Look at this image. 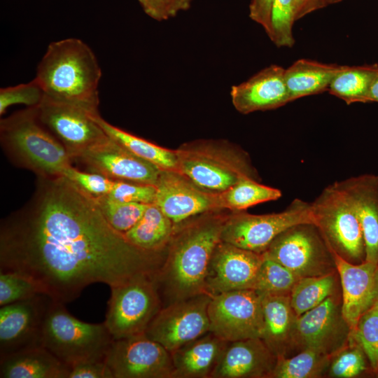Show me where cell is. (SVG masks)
Segmentation results:
<instances>
[{"label":"cell","mask_w":378,"mask_h":378,"mask_svg":"<svg viewBox=\"0 0 378 378\" xmlns=\"http://www.w3.org/2000/svg\"><path fill=\"white\" fill-rule=\"evenodd\" d=\"M165 254L131 244L94 197L64 176L37 177L31 198L0 223V272L28 276L63 304L92 284L111 288L153 276Z\"/></svg>","instance_id":"obj_1"},{"label":"cell","mask_w":378,"mask_h":378,"mask_svg":"<svg viewBox=\"0 0 378 378\" xmlns=\"http://www.w3.org/2000/svg\"><path fill=\"white\" fill-rule=\"evenodd\" d=\"M227 216L214 211L176 225L164 260L153 276L162 307L206 293L209 260Z\"/></svg>","instance_id":"obj_2"},{"label":"cell","mask_w":378,"mask_h":378,"mask_svg":"<svg viewBox=\"0 0 378 378\" xmlns=\"http://www.w3.org/2000/svg\"><path fill=\"white\" fill-rule=\"evenodd\" d=\"M102 69L90 47L76 38L50 43L36 67L35 79L45 97L99 114Z\"/></svg>","instance_id":"obj_3"},{"label":"cell","mask_w":378,"mask_h":378,"mask_svg":"<svg viewBox=\"0 0 378 378\" xmlns=\"http://www.w3.org/2000/svg\"><path fill=\"white\" fill-rule=\"evenodd\" d=\"M0 143L13 164L31 171L36 177L63 176L72 165L66 150L41 122L38 106L1 118Z\"/></svg>","instance_id":"obj_4"},{"label":"cell","mask_w":378,"mask_h":378,"mask_svg":"<svg viewBox=\"0 0 378 378\" xmlns=\"http://www.w3.org/2000/svg\"><path fill=\"white\" fill-rule=\"evenodd\" d=\"M113 339L104 323L83 322L64 304L51 300L45 316L41 345L69 368L104 360Z\"/></svg>","instance_id":"obj_5"},{"label":"cell","mask_w":378,"mask_h":378,"mask_svg":"<svg viewBox=\"0 0 378 378\" xmlns=\"http://www.w3.org/2000/svg\"><path fill=\"white\" fill-rule=\"evenodd\" d=\"M213 142L184 145L176 150V172L200 189L220 194L244 177L256 179L244 154Z\"/></svg>","instance_id":"obj_6"},{"label":"cell","mask_w":378,"mask_h":378,"mask_svg":"<svg viewBox=\"0 0 378 378\" xmlns=\"http://www.w3.org/2000/svg\"><path fill=\"white\" fill-rule=\"evenodd\" d=\"M314 223L331 250L354 264L365 261V244L356 213L338 181L311 203Z\"/></svg>","instance_id":"obj_7"},{"label":"cell","mask_w":378,"mask_h":378,"mask_svg":"<svg viewBox=\"0 0 378 378\" xmlns=\"http://www.w3.org/2000/svg\"><path fill=\"white\" fill-rule=\"evenodd\" d=\"M110 288L104 323L113 339L145 333L162 307L153 276H139Z\"/></svg>","instance_id":"obj_8"},{"label":"cell","mask_w":378,"mask_h":378,"mask_svg":"<svg viewBox=\"0 0 378 378\" xmlns=\"http://www.w3.org/2000/svg\"><path fill=\"white\" fill-rule=\"evenodd\" d=\"M263 254L300 277L337 271L332 251L312 223L288 227L272 241Z\"/></svg>","instance_id":"obj_9"},{"label":"cell","mask_w":378,"mask_h":378,"mask_svg":"<svg viewBox=\"0 0 378 378\" xmlns=\"http://www.w3.org/2000/svg\"><path fill=\"white\" fill-rule=\"evenodd\" d=\"M304 223H314L311 204L298 198L279 213L254 215L244 211H232L224 222L220 240L263 253L280 233Z\"/></svg>","instance_id":"obj_10"},{"label":"cell","mask_w":378,"mask_h":378,"mask_svg":"<svg viewBox=\"0 0 378 378\" xmlns=\"http://www.w3.org/2000/svg\"><path fill=\"white\" fill-rule=\"evenodd\" d=\"M208 315L209 331L225 341L262 337V298L254 289L232 290L211 296Z\"/></svg>","instance_id":"obj_11"},{"label":"cell","mask_w":378,"mask_h":378,"mask_svg":"<svg viewBox=\"0 0 378 378\" xmlns=\"http://www.w3.org/2000/svg\"><path fill=\"white\" fill-rule=\"evenodd\" d=\"M211 298L202 293L162 307L145 334L171 354L209 332L208 305Z\"/></svg>","instance_id":"obj_12"},{"label":"cell","mask_w":378,"mask_h":378,"mask_svg":"<svg viewBox=\"0 0 378 378\" xmlns=\"http://www.w3.org/2000/svg\"><path fill=\"white\" fill-rule=\"evenodd\" d=\"M350 335L351 328L342 314L340 293L298 317L293 336V355L309 349L332 356L347 344Z\"/></svg>","instance_id":"obj_13"},{"label":"cell","mask_w":378,"mask_h":378,"mask_svg":"<svg viewBox=\"0 0 378 378\" xmlns=\"http://www.w3.org/2000/svg\"><path fill=\"white\" fill-rule=\"evenodd\" d=\"M105 361L114 378H172L170 352L145 333L113 340Z\"/></svg>","instance_id":"obj_14"},{"label":"cell","mask_w":378,"mask_h":378,"mask_svg":"<svg viewBox=\"0 0 378 378\" xmlns=\"http://www.w3.org/2000/svg\"><path fill=\"white\" fill-rule=\"evenodd\" d=\"M41 122L68 152L71 160L108 136L92 114L80 107L44 96L38 106Z\"/></svg>","instance_id":"obj_15"},{"label":"cell","mask_w":378,"mask_h":378,"mask_svg":"<svg viewBox=\"0 0 378 378\" xmlns=\"http://www.w3.org/2000/svg\"><path fill=\"white\" fill-rule=\"evenodd\" d=\"M85 171L111 180L156 186L161 169L136 156L108 136L72 159Z\"/></svg>","instance_id":"obj_16"},{"label":"cell","mask_w":378,"mask_h":378,"mask_svg":"<svg viewBox=\"0 0 378 378\" xmlns=\"http://www.w3.org/2000/svg\"><path fill=\"white\" fill-rule=\"evenodd\" d=\"M263 253L243 249L220 241L209 260L205 292L210 296L222 293L255 289Z\"/></svg>","instance_id":"obj_17"},{"label":"cell","mask_w":378,"mask_h":378,"mask_svg":"<svg viewBox=\"0 0 378 378\" xmlns=\"http://www.w3.org/2000/svg\"><path fill=\"white\" fill-rule=\"evenodd\" d=\"M51 298L45 294L1 306L0 358L41 345L45 316Z\"/></svg>","instance_id":"obj_18"},{"label":"cell","mask_w":378,"mask_h":378,"mask_svg":"<svg viewBox=\"0 0 378 378\" xmlns=\"http://www.w3.org/2000/svg\"><path fill=\"white\" fill-rule=\"evenodd\" d=\"M155 186L154 203L175 225L221 210L218 194L200 189L176 171L162 170Z\"/></svg>","instance_id":"obj_19"},{"label":"cell","mask_w":378,"mask_h":378,"mask_svg":"<svg viewBox=\"0 0 378 378\" xmlns=\"http://www.w3.org/2000/svg\"><path fill=\"white\" fill-rule=\"evenodd\" d=\"M284 72L282 66L271 64L248 80L232 85L230 97L235 109L248 114L276 109L290 102Z\"/></svg>","instance_id":"obj_20"},{"label":"cell","mask_w":378,"mask_h":378,"mask_svg":"<svg viewBox=\"0 0 378 378\" xmlns=\"http://www.w3.org/2000/svg\"><path fill=\"white\" fill-rule=\"evenodd\" d=\"M276 360L261 338L227 342L211 378H271Z\"/></svg>","instance_id":"obj_21"},{"label":"cell","mask_w":378,"mask_h":378,"mask_svg":"<svg viewBox=\"0 0 378 378\" xmlns=\"http://www.w3.org/2000/svg\"><path fill=\"white\" fill-rule=\"evenodd\" d=\"M333 252V251H332ZM341 285L342 311L351 332L360 317L373 304L377 265L354 264L333 252Z\"/></svg>","instance_id":"obj_22"},{"label":"cell","mask_w":378,"mask_h":378,"mask_svg":"<svg viewBox=\"0 0 378 378\" xmlns=\"http://www.w3.org/2000/svg\"><path fill=\"white\" fill-rule=\"evenodd\" d=\"M360 221L365 261L378 265V176L365 174L338 181Z\"/></svg>","instance_id":"obj_23"},{"label":"cell","mask_w":378,"mask_h":378,"mask_svg":"<svg viewBox=\"0 0 378 378\" xmlns=\"http://www.w3.org/2000/svg\"><path fill=\"white\" fill-rule=\"evenodd\" d=\"M260 295L264 321L261 339L277 358L293 356V336L298 316L290 295Z\"/></svg>","instance_id":"obj_24"},{"label":"cell","mask_w":378,"mask_h":378,"mask_svg":"<svg viewBox=\"0 0 378 378\" xmlns=\"http://www.w3.org/2000/svg\"><path fill=\"white\" fill-rule=\"evenodd\" d=\"M227 343L209 331L176 349L172 378H211Z\"/></svg>","instance_id":"obj_25"},{"label":"cell","mask_w":378,"mask_h":378,"mask_svg":"<svg viewBox=\"0 0 378 378\" xmlns=\"http://www.w3.org/2000/svg\"><path fill=\"white\" fill-rule=\"evenodd\" d=\"M70 368L43 346L0 358L1 378H69Z\"/></svg>","instance_id":"obj_26"},{"label":"cell","mask_w":378,"mask_h":378,"mask_svg":"<svg viewBox=\"0 0 378 378\" xmlns=\"http://www.w3.org/2000/svg\"><path fill=\"white\" fill-rule=\"evenodd\" d=\"M342 65L300 59L285 69L284 78L290 102L328 91Z\"/></svg>","instance_id":"obj_27"},{"label":"cell","mask_w":378,"mask_h":378,"mask_svg":"<svg viewBox=\"0 0 378 378\" xmlns=\"http://www.w3.org/2000/svg\"><path fill=\"white\" fill-rule=\"evenodd\" d=\"M175 227L176 225L153 203L148 204L141 218L124 235L142 250L161 252L166 250Z\"/></svg>","instance_id":"obj_28"},{"label":"cell","mask_w":378,"mask_h":378,"mask_svg":"<svg viewBox=\"0 0 378 378\" xmlns=\"http://www.w3.org/2000/svg\"><path fill=\"white\" fill-rule=\"evenodd\" d=\"M106 134L136 156L161 170L176 171V150H170L135 136L105 120L100 114L94 117Z\"/></svg>","instance_id":"obj_29"},{"label":"cell","mask_w":378,"mask_h":378,"mask_svg":"<svg viewBox=\"0 0 378 378\" xmlns=\"http://www.w3.org/2000/svg\"><path fill=\"white\" fill-rule=\"evenodd\" d=\"M340 293V279L335 271L322 276L301 277L290 292V301L298 317Z\"/></svg>","instance_id":"obj_30"},{"label":"cell","mask_w":378,"mask_h":378,"mask_svg":"<svg viewBox=\"0 0 378 378\" xmlns=\"http://www.w3.org/2000/svg\"><path fill=\"white\" fill-rule=\"evenodd\" d=\"M378 72V65H342L332 80L328 92L347 104L368 102L370 85Z\"/></svg>","instance_id":"obj_31"},{"label":"cell","mask_w":378,"mask_h":378,"mask_svg":"<svg viewBox=\"0 0 378 378\" xmlns=\"http://www.w3.org/2000/svg\"><path fill=\"white\" fill-rule=\"evenodd\" d=\"M280 190L257 182L251 177H244L226 191L218 194L220 209L244 211L255 204L276 200L281 197Z\"/></svg>","instance_id":"obj_32"},{"label":"cell","mask_w":378,"mask_h":378,"mask_svg":"<svg viewBox=\"0 0 378 378\" xmlns=\"http://www.w3.org/2000/svg\"><path fill=\"white\" fill-rule=\"evenodd\" d=\"M331 356L314 349H304L277 358L271 378L326 377Z\"/></svg>","instance_id":"obj_33"},{"label":"cell","mask_w":378,"mask_h":378,"mask_svg":"<svg viewBox=\"0 0 378 378\" xmlns=\"http://www.w3.org/2000/svg\"><path fill=\"white\" fill-rule=\"evenodd\" d=\"M372 372L367 357L350 335L347 344L331 356L326 377L358 378Z\"/></svg>","instance_id":"obj_34"},{"label":"cell","mask_w":378,"mask_h":378,"mask_svg":"<svg viewBox=\"0 0 378 378\" xmlns=\"http://www.w3.org/2000/svg\"><path fill=\"white\" fill-rule=\"evenodd\" d=\"M301 277L263 254L255 289L260 294L290 295Z\"/></svg>","instance_id":"obj_35"},{"label":"cell","mask_w":378,"mask_h":378,"mask_svg":"<svg viewBox=\"0 0 378 378\" xmlns=\"http://www.w3.org/2000/svg\"><path fill=\"white\" fill-rule=\"evenodd\" d=\"M351 336L365 353L373 375L378 377V300L360 317Z\"/></svg>","instance_id":"obj_36"},{"label":"cell","mask_w":378,"mask_h":378,"mask_svg":"<svg viewBox=\"0 0 378 378\" xmlns=\"http://www.w3.org/2000/svg\"><path fill=\"white\" fill-rule=\"evenodd\" d=\"M94 198L108 223L122 234L138 222L148 206L139 202H119L107 196Z\"/></svg>","instance_id":"obj_37"},{"label":"cell","mask_w":378,"mask_h":378,"mask_svg":"<svg viewBox=\"0 0 378 378\" xmlns=\"http://www.w3.org/2000/svg\"><path fill=\"white\" fill-rule=\"evenodd\" d=\"M295 21L294 0H272L267 36L276 47L293 46V27Z\"/></svg>","instance_id":"obj_38"},{"label":"cell","mask_w":378,"mask_h":378,"mask_svg":"<svg viewBox=\"0 0 378 378\" xmlns=\"http://www.w3.org/2000/svg\"><path fill=\"white\" fill-rule=\"evenodd\" d=\"M43 294L34 280L14 272H0V306Z\"/></svg>","instance_id":"obj_39"},{"label":"cell","mask_w":378,"mask_h":378,"mask_svg":"<svg viewBox=\"0 0 378 378\" xmlns=\"http://www.w3.org/2000/svg\"><path fill=\"white\" fill-rule=\"evenodd\" d=\"M44 92L34 78L32 80L14 86H8L0 89V115L15 104H23L27 107L38 106L44 98Z\"/></svg>","instance_id":"obj_40"},{"label":"cell","mask_w":378,"mask_h":378,"mask_svg":"<svg viewBox=\"0 0 378 378\" xmlns=\"http://www.w3.org/2000/svg\"><path fill=\"white\" fill-rule=\"evenodd\" d=\"M156 186L124 181L113 180L111 190L106 195L119 202L153 204L155 202Z\"/></svg>","instance_id":"obj_41"},{"label":"cell","mask_w":378,"mask_h":378,"mask_svg":"<svg viewBox=\"0 0 378 378\" xmlns=\"http://www.w3.org/2000/svg\"><path fill=\"white\" fill-rule=\"evenodd\" d=\"M63 176L94 197L106 196L113 182V180L103 175L82 171L73 165L66 169Z\"/></svg>","instance_id":"obj_42"},{"label":"cell","mask_w":378,"mask_h":378,"mask_svg":"<svg viewBox=\"0 0 378 378\" xmlns=\"http://www.w3.org/2000/svg\"><path fill=\"white\" fill-rule=\"evenodd\" d=\"M69 378H114L104 360L87 361L70 368Z\"/></svg>","instance_id":"obj_43"},{"label":"cell","mask_w":378,"mask_h":378,"mask_svg":"<svg viewBox=\"0 0 378 378\" xmlns=\"http://www.w3.org/2000/svg\"><path fill=\"white\" fill-rule=\"evenodd\" d=\"M272 0H251L249 5L250 18L260 25L267 35L270 29V13Z\"/></svg>","instance_id":"obj_44"},{"label":"cell","mask_w":378,"mask_h":378,"mask_svg":"<svg viewBox=\"0 0 378 378\" xmlns=\"http://www.w3.org/2000/svg\"><path fill=\"white\" fill-rule=\"evenodd\" d=\"M145 13L152 19L161 22L171 18L172 0H136Z\"/></svg>","instance_id":"obj_45"},{"label":"cell","mask_w":378,"mask_h":378,"mask_svg":"<svg viewBox=\"0 0 378 378\" xmlns=\"http://www.w3.org/2000/svg\"><path fill=\"white\" fill-rule=\"evenodd\" d=\"M296 21L320 9L319 0H294Z\"/></svg>","instance_id":"obj_46"},{"label":"cell","mask_w":378,"mask_h":378,"mask_svg":"<svg viewBox=\"0 0 378 378\" xmlns=\"http://www.w3.org/2000/svg\"><path fill=\"white\" fill-rule=\"evenodd\" d=\"M193 0H172L171 18L190 8Z\"/></svg>","instance_id":"obj_47"},{"label":"cell","mask_w":378,"mask_h":378,"mask_svg":"<svg viewBox=\"0 0 378 378\" xmlns=\"http://www.w3.org/2000/svg\"><path fill=\"white\" fill-rule=\"evenodd\" d=\"M369 102H378V72L373 79L368 94Z\"/></svg>","instance_id":"obj_48"},{"label":"cell","mask_w":378,"mask_h":378,"mask_svg":"<svg viewBox=\"0 0 378 378\" xmlns=\"http://www.w3.org/2000/svg\"><path fill=\"white\" fill-rule=\"evenodd\" d=\"M374 302L376 300H378V265L377 266L375 275H374Z\"/></svg>","instance_id":"obj_49"},{"label":"cell","mask_w":378,"mask_h":378,"mask_svg":"<svg viewBox=\"0 0 378 378\" xmlns=\"http://www.w3.org/2000/svg\"><path fill=\"white\" fill-rule=\"evenodd\" d=\"M342 0H319L320 2V8H325L328 6L337 4L341 2Z\"/></svg>","instance_id":"obj_50"}]
</instances>
